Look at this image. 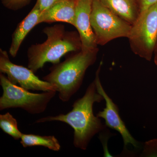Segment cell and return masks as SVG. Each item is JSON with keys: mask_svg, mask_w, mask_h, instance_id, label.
Returning a JSON list of instances; mask_svg holds the SVG:
<instances>
[{"mask_svg": "<svg viewBox=\"0 0 157 157\" xmlns=\"http://www.w3.org/2000/svg\"><path fill=\"white\" fill-rule=\"evenodd\" d=\"M90 21L98 45L117 38H128L132 25L116 15L99 1L92 0Z\"/></svg>", "mask_w": 157, "mask_h": 157, "instance_id": "cell-6", "label": "cell"}, {"mask_svg": "<svg viewBox=\"0 0 157 157\" xmlns=\"http://www.w3.org/2000/svg\"><path fill=\"white\" fill-rule=\"evenodd\" d=\"M140 14L157 2V0H135Z\"/></svg>", "mask_w": 157, "mask_h": 157, "instance_id": "cell-18", "label": "cell"}, {"mask_svg": "<svg viewBox=\"0 0 157 157\" xmlns=\"http://www.w3.org/2000/svg\"><path fill=\"white\" fill-rule=\"evenodd\" d=\"M154 62L156 66L157 67V54L155 55Z\"/></svg>", "mask_w": 157, "mask_h": 157, "instance_id": "cell-19", "label": "cell"}, {"mask_svg": "<svg viewBox=\"0 0 157 157\" xmlns=\"http://www.w3.org/2000/svg\"><path fill=\"white\" fill-rule=\"evenodd\" d=\"M63 0H36V5L41 12L45 11L55 4Z\"/></svg>", "mask_w": 157, "mask_h": 157, "instance_id": "cell-17", "label": "cell"}, {"mask_svg": "<svg viewBox=\"0 0 157 157\" xmlns=\"http://www.w3.org/2000/svg\"><path fill=\"white\" fill-rule=\"evenodd\" d=\"M0 85L3 94L0 98V110L9 108H21L30 114H38L45 111L56 91L41 94L29 92L9 81L5 74H0Z\"/></svg>", "mask_w": 157, "mask_h": 157, "instance_id": "cell-4", "label": "cell"}, {"mask_svg": "<svg viewBox=\"0 0 157 157\" xmlns=\"http://www.w3.org/2000/svg\"><path fill=\"white\" fill-rule=\"evenodd\" d=\"M75 1H76V0H75Z\"/></svg>", "mask_w": 157, "mask_h": 157, "instance_id": "cell-21", "label": "cell"}, {"mask_svg": "<svg viewBox=\"0 0 157 157\" xmlns=\"http://www.w3.org/2000/svg\"><path fill=\"white\" fill-rule=\"evenodd\" d=\"M41 13L39 7L35 4L29 13L17 25L11 36V44L9 49V54L12 57L17 56L21 45L28 34L39 24Z\"/></svg>", "mask_w": 157, "mask_h": 157, "instance_id": "cell-11", "label": "cell"}, {"mask_svg": "<svg viewBox=\"0 0 157 157\" xmlns=\"http://www.w3.org/2000/svg\"><path fill=\"white\" fill-rule=\"evenodd\" d=\"M143 155L145 156L157 157V139H154L145 143Z\"/></svg>", "mask_w": 157, "mask_h": 157, "instance_id": "cell-16", "label": "cell"}, {"mask_svg": "<svg viewBox=\"0 0 157 157\" xmlns=\"http://www.w3.org/2000/svg\"><path fill=\"white\" fill-rule=\"evenodd\" d=\"M104 98L98 92L94 81L88 86L82 98L73 103V109L66 114L48 116L37 120L36 123L58 121L68 124L74 130L73 145L76 148L86 150L93 137L104 131L106 125L100 118L94 114L95 103H101Z\"/></svg>", "mask_w": 157, "mask_h": 157, "instance_id": "cell-1", "label": "cell"}, {"mask_svg": "<svg viewBox=\"0 0 157 157\" xmlns=\"http://www.w3.org/2000/svg\"><path fill=\"white\" fill-rule=\"evenodd\" d=\"M157 54V41L156 42V44L155 48L154 55H155Z\"/></svg>", "mask_w": 157, "mask_h": 157, "instance_id": "cell-20", "label": "cell"}, {"mask_svg": "<svg viewBox=\"0 0 157 157\" xmlns=\"http://www.w3.org/2000/svg\"><path fill=\"white\" fill-rule=\"evenodd\" d=\"M43 33L47 37L45 42L31 45L27 51L28 67L34 73L42 69L46 63H58L67 54L81 50L78 32L67 31L63 25L46 27Z\"/></svg>", "mask_w": 157, "mask_h": 157, "instance_id": "cell-2", "label": "cell"}, {"mask_svg": "<svg viewBox=\"0 0 157 157\" xmlns=\"http://www.w3.org/2000/svg\"><path fill=\"white\" fill-rule=\"evenodd\" d=\"M102 65L103 62L101 61L96 71L95 78L94 81L98 92L103 96L105 100L106 106L102 111L98 113L97 116L99 117L104 119L106 126L117 131L120 134L122 137L125 149L127 146L130 144L135 148H140V143L132 136L124 123L121 118L118 107L108 96L102 86L100 78Z\"/></svg>", "mask_w": 157, "mask_h": 157, "instance_id": "cell-8", "label": "cell"}, {"mask_svg": "<svg viewBox=\"0 0 157 157\" xmlns=\"http://www.w3.org/2000/svg\"><path fill=\"white\" fill-rule=\"evenodd\" d=\"M3 6L9 10L17 11L28 5L31 0H1Z\"/></svg>", "mask_w": 157, "mask_h": 157, "instance_id": "cell-15", "label": "cell"}, {"mask_svg": "<svg viewBox=\"0 0 157 157\" xmlns=\"http://www.w3.org/2000/svg\"><path fill=\"white\" fill-rule=\"evenodd\" d=\"M0 72L6 74L13 84L28 90L43 92L56 91L51 83L40 79L29 68L11 62L6 50L0 49Z\"/></svg>", "mask_w": 157, "mask_h": 157, "instance_id": "cell-7", "label": "cell"}, {"mask_svg": "<svg viewBox=\"0 0 157 157\" xmlns=\"http://www.w3.org/2000/svg\"><path fill=\"white\" fill-rule=\"evenodd\" d=\"M128 39L135 55L151 60L157 41V2L139 14L132 25Z\"/></svg>", "mask_w": 157, "mask_h": 157, "instance_id": "cell-5", "label": "cell"}, {"mask_svg": "<svg viewBox=\"0 0 157 157\" xmlns=\"http://www.w3.org/2000/svg\"><path fill=\"white\" fill-rule=\"evenodd\" d=\"M76 1L63 0L42 12L39 24L42 23L63 22L75 26Z\"/></svg>", "mask_w": 157, "mask_h": 157, "instance_id": "cell-10", "label": "cell"}, {"mask_svg": "<svg viewBox=\"0 0 157 157\" xmlns=\"http://www.w3.org/2000/svg\"><path fill=\"white\" fill-rule=\"evenodd\" d=\"M92 0H76L75 27L77 29L83 51L98 48L90 21Z\"/></svg>", "mask_w": 157, "mask_h": 157, "instance_id": "cell-9", "label": "cell"}, {"mask_svg": "<svg viewBox=\"0 0 157 157\" xmlns=\"http://www.w3.org/2000/svg\"><path fill=\"white\" fill-rule=\"evenodd\" d=\"M113 13L133 25L139 17L138 7L135 0H99Z\"/></svg>", "mask_w": 157, "mask_h": 157, "instance_id": "cell-12", "label": "cell"}, {"mask_svg": "<svg viewBox=\"0 0 157 157\" xmlns=\"http://www.w3.org/2000/svg\"><path fill=\"white\" fill-rule=\"evenodd\" d=\"M20 143L24 147L43 146L55 151H59L61 148L59 140L53 135L41 136L34 134H22Z\"/></svg>", "mask_w": 157, "mask_h": 157, "instance_id": "cell-13", "label": "cell"}, {"mask_svg": "<svg viewBox=\"0 0 157 157\" xmlns=\"http://www.w3.org/2000/svg\"><path fill=\"white\" fill-rule=\"evenodd\" d=\"M0 128L2 130L15 140L21 139L22 133L17 126V121L10 113L0 115Z\"/></svg>", "mask_w": 157, "mask_h": 157, "instance_id": "cell-14", "label": "cell"}, {"mask_svg": "<svg viewBox=\"0 0 157 157\" xmlns=\"http://www.w3.org/2000/svg\"><path fill=\"white\" fill-rule=\"evenodd\" d=\"M99 48L73 52L64 61L53 64L42 79L51 83L60 100L68 102L81 87L86 70L94 63Z\"/></svg>", "mask_w": 157, "mask_h": 157, "instance_id": "cell-3", "label": "cell"}]
</instances>
